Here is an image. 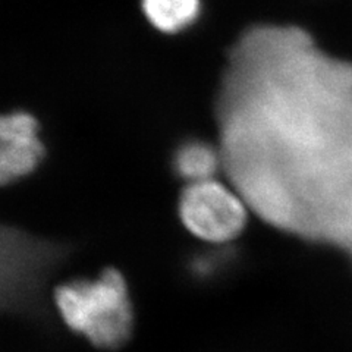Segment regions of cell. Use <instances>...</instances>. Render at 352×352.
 Returning <instances> with one entry per match:
<instances>
[{
  "label": "cell",
  "instance_id": "1",
  "mask_svg": "<svg viewBox=\"0 0 352 352\" xmlns=\"http://www.w3.org/2000/svg\"><path fill=\"white\" fill-rule=\"evenodd\" d=\"M53 302L63 324L96 348L122 346L134 329L128 283L116 269L60 283L53 292Z\"/></svg>",
  "mask_w": 352,
  "mask_h": 352
},
{
  "label": "cell",
  "instance_id": "2",
  "mask_svg": "<svg viewBox=\"0 0 352 352\" xmlns=\"http://www.w3.org/2000/svg\"><path fill=\"white\" fill-rule=\"evenodd\" d=\"M178 214L188 232L206 244L223 247L245 230V198L216 179L190 184L179 197Z\"/></svg>",
  "mask_w": 352,
  "mask_h": 352
},
{
  "label": "cell",
  "instance_id": "3",
  "mask_svg": "<svg viewBox=\"0 0 352 352\" xmlns=\"http://www.w3.org/2000/svg\"><path fill=\"white\" fill-rule=\"evenodd\" d=\"M37 122L28 113L16 112L0 122V178L3 184L24 178L43 159Z\"/></svg>",
  "mask_w": 352,
  "mask_h": 352
},
{
  "label": "cell",
  "instance_id": "4",
  "mask_svg": "<svg viewBox=\"0 0 352 352\" xmlns=\"http://www.w3.org/2000/svg\"><path fill=\"white\" fill-rule=\"evenodd\" d=\"M175 170L190 184L214 179L220 157L207 142L191 141L184 144L175 154Z\"/></svg>",
  "mask_w": 352,
  "mask_h": 352
},
{
  "label": "cell",
  "instance_id": "5",
  "mask_svg": "<svg viewBox=\"0 0 352 352\" xmlns=\"http://www.w3.org/2000/svg\"><path fill=\"white\" fill-rule=\"evenodd\" d=\"M142 9L151 24L164 32H176L195 21L200 0H142Z\"/></svg>",
  "mask_w": 352,
  "mask_h": 352
}]
</instances>
